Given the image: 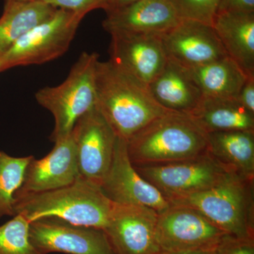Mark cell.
Returning a JSON list of instances; mask_svg holds the SVG:
<instances>
[{
  "label": "cell",
  "instance_id": "obj_1",
  "mask_svg": "<svg viewBox=\"0 0 254 254\" xmlns=\"http://www.w3.org/2000/svg\"><path fill=\"white\" fill-rule=\"evenodd\" d=\"M97 104L117 136L128 141L150 123L172 111L150 95L148 86L113 64H97Z\"/></svg>",
  "mask_w": 254,
  "mask_h": 254
},
{
  "label": "cell",
  "instance_id": "obj_2",
  "mask_svg": "<svg viewBox=\"0 0 254 254\" xmlns=\"http://www.w3.org/2000/svg\"><path fill=\"white\" fill-rule=\"evenodd\" d=\"M100 187L79 177L58 190L32 193L16 199L14 210L30 222L57 218L79 226L104 230L113 207Z\"/></svg>",
  "mask_w": 254,
  "mask_h": 254
},
{
  "label": "cell",
  "instance_id": "obj_3",
  "mask_svg": "<svg viewBox=\"0 0 254 254\" xmlns=\"http://www.w3.org/2000/svg\"><path fill=\"white\" fill-rule=\"evenodd\" d=\"M133 165L180 161L207 150L206 134L186 114L171 112L127 141Z\"/></svg>",
  "mask_w": 254,
  "mask_h": 254
},
{
  "label": "cell",
  "instance_id": "obj_4",
  "mask_svg": "<svg viewBox=\"0 0 254 254\" xmlns=\"http://www.w3.org/2000/svg\"><path fill=\"white\" fill-rule=\"evenodd\" d=\"M254 183L232 173L212 188L170 202L194 209L232 237L254 240Z\"/></svg>",
  "mask_w": 254,
  "mask_h": 254
},
{
  "label": "cell",
  "instance_id": "obj_5",
  "mask_svg": "<svg viewBox=\"0 0 254 254\" xmlns=\"http://www.w3.org/2000/svg\"><path fill=\"white\" fill-rule=\"evenodd\" d=\"M98 61L97 53L84 52L63 83L36 92L38 104L54 117V130L50 136L54 143L71 134L78 119L96 108L95 73Z\"/></svg>",
  "mask_w": 254,
  "mask_h": 254
},
{
  "label": "cell",
  "instance_id": "obj_6",
  "mask_svg": "<svg viewBox=\"0 0 254 254\" xmlns=\"http://www.w3.org/2000/svg\"><path fill=\"white\" fill-rule=\"evenodd\" d=\"M133 165L169 201L212 188L234 173L207 150L180 161Z\"/></svg>",
  "mask_w": 254,
  "mask_h": 254
},
{
  "label": "cell",
  "instance_id": "obj_7",
  "mask_svg": "<svg viewBox=\"0 0 254 254\" xmlns=\"http://www.w3.org/2000/svg\"><path fill=\"white\" fill-rule=\"evenodd\" d=\"M84 17L78 13L57 9L53 16L20 38L0 59L5 70L58 59L69 48Z\"/></svg>",
  "mask_w": 254,
  "mask_h": 254
},
{
  "label": "cell",
  "instance_id": "obj_8",
  "mask_svg": "<svg viewBox=\"0 0 254 254\" xmlns=\"http://www.w3.org/2000/svg\"><path fill=\"white\" fill-rule=\"evenodd\" d=\"M155 237L165 252L210 250L235 238L194 209L172 203L158 213Z\"/></svg>",
  "mask_w": 254,
  "mask_h": 254
},
{
  "label": "cell",
  "instance_id": "obj_9",
  "mask_svg": "<svg viewBox=\"0 0 254 254\" xmlns=\"http://www.w3.org/2000/svg\"><path fill=\"white\" fill-rule=\"evenodd\" d=\"M71 136L80 177L100 187L111 165L118 136L97 107L78 119Z\"/></svg>",
  "mask_w": 254,
  "mask_h": 254
},
{
  "label": "cell",
  "instance_id": "obj_10",
  "mask_svg": "<svg viewBox=\"0 0 254 254\" xmlns=\"http://www.w3.org/2000/svg\"><path fill=\"white\" fill-rule=\"evenodd\" d=\"M100 188L114 203L148 207L158 213L171 205L158 189L137 172L128 157L126 140L118 136L111 165Z\"/></svg>",
  "mask_w": 254,
  "mask_h": 254
},
{
  "label": "cell",
  "instance_id": "obj_11",
  "mask_svg": "<svg viewBox=\"0 0 254 254\" xmlns=\"http://www.w3.org/2000/svg\"><path fill=\"white\" fill-rule=\"evenodd\" d=\"M32 244L42 254H115L103 230L73 225L57 218L30 223Z\"/></svg>",
  "mask_w": 254,
  "mask_h": 254
},
{
  "label": "cell",
  "instance_id": "obj_12",
  "mask_svg": "<svg viewBox=\"0 0 254 254\" xmlns=\"http://www.w3.org/2000/svg\"><path fill=\"white\" fill-rule=\"evenodd\" d=\"M158 213L141 205L114 203L104 229L115 254H160L155 237Z\"/></svg>",
  "mask_w": 254,
  "mask_h": 254
},
{
  "label": "cell",
  "instance_id": "obj_13",
  "mask_svg": "<svg viewBox=\"0 0 254 254\" xmlns=\"http://www.w3.org/2000/svg\"><path fill=\"white\" fill-rule=\"evenodd\" d=\"M110 61L143 84L151 83L163 71L168 58L162 34L110 33Z\"/></svg>",
  "mask_w": 254,
  "mask_h": 254
},
{
  "label": "cell",
  "instance_id": "obj_14",
  "mask_svg": "<svg viewBox=\"0 0 254 254\" xmlns=\"http://www.w3.org/2000/svg\"><path fill=\"white\" fill-rule=\"evenodd\" d=\"M162 41L168 59L187 68L228 56L213 26L197 21L181 20L162 34Z\"/></svg>",
  "mask_w": 254,
  "mask_h": 254
},
{
  "label": "cell",
  "instance_id": "obj_15",
  "mask_svg": "<svg viewBox=\"0 0 254 254\" xmlns=\"http://www.w3.org/2000/svg\"><path fill=\"white\" fill-rule=\"evenodd\" d=\"M80 177L76 145L71 134L55 142L53 149L44 158H32L22 185L15 200L32 194L58 190L71 185Z\"/></svg>",
  "mask_w": 254,
  "mask_h": 254
},
{
  "label": "cell",
  "instance_id": "obj_16",
  "mask_svg": "<svg viewBox=\"0 0 254 254\" xmlns=\"http://www.w3.org/2000/svg\"><path fill=\"white\" fill-rule=\"evenodd\" d=\"M106 14L103 27L110 34H163L181 21L171 0H136Z\"/></svg>",
  "mask_w": 254,
  "mask_h": 254
},
{
  "label": "cell",
  "instance_id": "obj_17",
  "mask_svg": "<svg viewBox=\"0 0 254 254\" xmlns=\"http://www.w3.org/2000/svg\"><path fill=\"white\" fill-rule=\"evenodd\" d=\"M155 101L165 109L189 115L203 95L187 68L168 59L163 71L148 85Z\"/></svg>",
  "mask_w": 254,
  "mask_h": 254
},
{
  "label": "cell",
  "instance_id": "obj_18",
  "mask_svg": "<svg viewBox=\"0 0 254 254\" xmlns=\"http://www.w3.org/2000/svg\"><path fill=\"white\" fill-rule=\"evenodd\" d=\"M213 27L229 58L254 76V12L218 13Z\"/></svg>",
  "mask_w": 254,
  "mask_h": 254
},
{
  "label": "cell",
  "instance_id": "obj_19",
  "mask_svg": "<svg viewBox=\"0 0 254 254\" xmlns=\"http://www.w3.org/2000/svg\"><path fill=\"white\" fill-rule=\"evenodd\" d=\"M207 151L227 170L254 181V131L206 133Z\"/></svg>",
  "mask_w": 254,
  "mask_h": 254
},
{
  "label": "cell",
  "instance_id": "obj_20",
  "mask_svg": "<svg viewBox=\"0 0 254 254\" xmlns=\"http://www.w3.org/2000/svg\"><path fill=\"white\" fill-rule=\"evenodd\" d=\"M188 115L205 134L235 130L254 131V115L237 98L203 97Z\"/></svg>",
  "mask_w": 254,
  "mask_h": 254
},
{
  "label": "cell",
  "instance_id": "obj_21",
  "mask_svg": "<svg viewBox=\"0 0 254 254\" xmlns=\"http://www.w3.org/2000/svg\"><path fill=\"white\" fill-rule=\"evenodd\" d=\"M56 8L44 1H7L0 18V59L30 30L53 16Z\"/></svg>",
  "mask_w": 254,
  "mask_h": 254
},
{
  "label": "cell",
  "instance_id": "obj_22",
  "mask_svg": "<svg viewBox=\"0 0 254 254\" xmlns=\"http://www.w3.org/2000/svg\"><path fill=\"white\" fill-rule=\"evenodd\" d=\"M187 69L203 97L212 98H237L249 76L228 56Z\"/></svg>",
  "mask_w": 254,
  "mask_h": 254
},
{
  "label": "cell",
  "instance_id": "obj_23",
  "mask_svg": "<svg viewBox=\"0 0 254 254\" xmlns=\"http://www.w3.org/2000/svg\"><path fill=\"white\" fill-rule=\"evenodd\" d=\"M33 157H13L0 150V218L16 215L15 193L22 185Z\"/></svg>",
  "mask_w": 254,
  "mask_h": 254
},
{
  "label": "cell",
  "instance_id": "obj_24",
  "mask_svg": "<svg viewBox=\"0 0 254 254\" xmlns=\"http://www.w3.org/2000/svg\"><path fill=\"white\" fill-rule=\"evenodd\" d=\"M30 222L21 214L0 226V254H42L32 244Z\"/></svg>",
  "mask_w": 254,
  "mask_h": 254
},
{
  "label": "cell",
  "instance_id": "obj_25",
  "mask_svg": "<svg viewBox=\"0 0 254 254\" xmlns=\"http://www.w3.org/2000/svg\"><path fill=\"white\" fill-rule=\"evenodd\" d=\"M180 20H190L213 26L220 0H171Z\"/></svg>",
  "mask_w": 254,
  "mask_h": 254
},
{
  "label": "cell",
  "instance_id": "obj_26",
  "mask_svg": "<svg viewBox=\"0 0 254 254\" xmlns=\"http://www.w3.org/2000/svg\"><path fill=\"white\" fill-rule=\"evenodd\" d=\"M58 9L66 10L86 16L95 9H106L108 0H39Z\"/></svg>",
  "mask_w": 254,
  "mask_h": 254
},
{
  "label": "cell",
  "instance_id": "obj_27",
  "mask_svg": "<svg viewBox=\"0 0 254 254\" xmlns=\"http://www.w3.org/2000/svg\"><path fill=\"white\" fill-rule=\"evenodd\" d=\"M219 254H254V240L232 238Z\"/></svg>",
  "mask_w": 254,
  "mask_h": 254
},
{
  "label": "cell",
  "instance_id": "obj_28",
  "mask_svg": "<svg viewBox=\"0 0 254 254\" xmlns=\"http://www.w3.org/2000/svg\"><path fill=\"white\" fill-rule=\"evenodd\" d=\"M241 105L254 115V76H249L237 95Z\"/></svg>",
  "mask_w": 254,
  "mask_h": 254
},
{
  "label": "cell",
  "instance_id": "obj_29",
  "mask_svg": "<svg viewBox=\"0 0 254 254\" xmlns=\"http://www.w3.org/2000/svg\"><path fill=\"white\" fill-rule=\"evenodd\" d=\"M226 11L254 12V0H220L218 13Z\"/></svg>",
  "mask_w": 254,
  "mask_h": 254
},
{
  "label": "cell",
  "instance_id": "obj_30",
  "mask_svg": "<svg viewBox=\"0 0 254 254\" xmlns=\"http://www.w3.org/2000/svg\"><path fill=\"white\" fill-rule=\"evenodd\" d=\"M230 240H231V239H230ZM228 241H227L226 242L222 244V245H220V247H216V248L210 249V250L187 251V252H162L160 254H220V252H221L222 247H224V245H225Z\"/></svg>",
  "mask_w": 254,
  "mask_h": 254
},
{
  "label": "cell",
  "instance_id": "obj_31",
  "mask_svg": "<svg viewBox=\"0 0 254 254\" xmlns=\"http://www.w3.org/2000/svg\"><path fill=\"white\" fill-rule=\"evenodd\" d=\"M135 1H136V0H108L106 9L105 10V12H111V11H115V10L131 4Z\"/></svg>",
  "mask_w": 254,
  "mask_h": 254
},
{
  "label": "cell",
  "instance_id": "obj_32",
  "mask_svg": "<svg viewBox=\"0 0 254 254\" xmlns=\"http://www.w3.org/2000/svg\"><path fill=\"white\" fill-rule=\"evenodd\" d=\"M36 1V0H5V2H7V1Z\"/></svg>",
  "mask_w": 254,
  "mask_h": 254
},
{
  "label": "cell",
  "instance_id": "obj_33",
  "mask_svg": "<svg viewBox=\"0 0 254 254\" xmlns=\"http://www.w3.org/2000/svg\"><path fill=\"white\" fill-rule=\"evenodd\" d=\"M5 68L4 66V64H3L2 62H1V60H0V72L1 71H4Z\"/></svg>",
  "mask_w": 254,
  "mask_h": 254
}]
</instances>
